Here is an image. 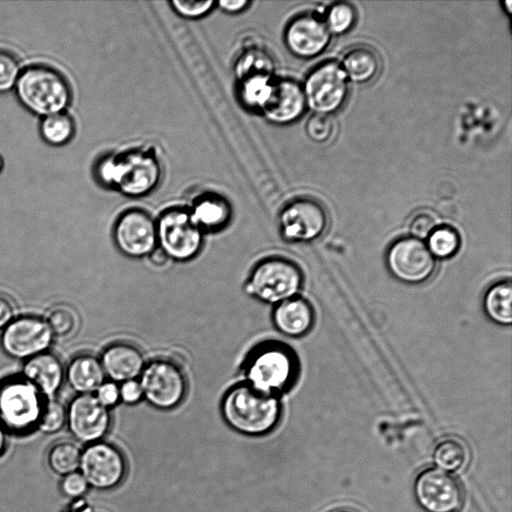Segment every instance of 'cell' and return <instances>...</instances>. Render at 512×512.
Returning <instances> with one entry per match:
<instances>
[{
	"label": "cell",
	"instance_id": "1",
	"mask_svg": "<svg viewBox=\"0 0 512 512\" xmlns=\"http://www.w3.org/2000/svg\"><path fill=\"white\" fill-rule=\"evenodd\" d=\"M221 411L234 430L257 436L276 427L281 417V403L278 396L259 392L247 383H241L226 392Z\"/></svg>",
	"mask_w": 512,
	"mask_h": 512
},
{
	"label": "cell",
	"instance_id": "2",
	"mask_svg": "<svg viewBox=\"0 0 512 512\" xmlns=\"http://www.w3.org/2000/svg\"><path fill=\"white\" fill-rule=\"evenodd\" d=\"M297 374L298 361L294 352L281 343L260 345L250 353L244 366L248 385L276 396L292 386Z\"/></svg>",
	"mask_w": 512,
	"mask_h": 512
},
{
	"label": "cell",
	"instance_id": "3",
	"mask_svg": "<svg viewBox=\"0 0 512 512\" xmlns=\"http://www.w3.org/2000/svg\"><path fill=\"white\" fill-rule=\"evenodd\" d=\"M15 91L26 109L43 117L64 112L71 102V89L64 76L45 65L22 70Z\"/></svg>",
	"mask_w": 512,
	"mask_h": 512
},
{
	"label": "cell",
	"instance_id": "4",
	"mask_svg": "<svg viewBox=\"0 0 512 512\" xmlns=\"http://www.w3.org/2000/svg\"><path fill=\"white\" fill-rule=\"evenodd\" d=\"M302 284L303 273L295 262L283 257H270L253 268L245 290L261 302L277 305L297 296Z\"/></svg>",
	"mask_w": 512,
	"mask_h": 512
},
{
	"label": "cell",
	"instance_id": "5",
	"mask_svg": "<svg viewBox=\"0 0 512 512\" xmlns=\"http://www.w3.org/2000/svg\"><path fill=\"white\" fill-rule=\"evenodd\" d=\"M162 168L151 150L131 149L113 154L111 188L128 197H142L160 183Z\"/></svg>",
	"mask_w": 512,
	"mask_h": 512
},
{
	"label": "cell",
	"instance_id": "6",
	"mask_svg": "<svg viewBox=\"0 0 512 512\" xmlns=\"http://www.w3.org/2000/svg\"><path fill=\"white\" fill-rule=\"evenodd\" d=\"M38 390L23 377L0 383V423L15 433L37 427L44 400Z\"/></svg>",
	"mask_w": 512,
	"mask_h": 512
},
{
	"label": "cell",
	"instance_id": "7",
	"mask_svg": "<svg viewBox=\"0 0 512 512\" xmlns=\"http://www.w3.org/2000/svg\"><path fill=\"white\" fill-rule=\"evenodd\" d=\"M157 244L175 261L193 259L201 250L204 232L192 221L188 209L169 208L156 221Z\"/></svg>",
	"mask_w": 512,
	"mask_h": 512
},
{
	"label": "cell",
	"instance_id": "8",
	"mask_svg": "<svg viewBox=\"0 0 512 512\" xmlns=\"http://www.w3.org/2000/svg\"><path fill=\"white\" fill-rule=\"evenodd\" d=\"M306 106L314 114L328 115L338 111L349 94L348 78L340 64L334 60L315 66L302 85Z\"/></svg>",
	"mask_w": 512,
	"mask_h": 512
},
{
	"label": "cell",
	"instance_id": "9",
	"mask_svg": "<svg viewBox=\"0 0 512 512\" xmlns=\"http://www.w3.org/2000/svg\"><path fill=\"white\" fill-rule=\"evenodd\" d=\"M386 266L391 275L405 284H422L435 273L436 259L423 240L403 236L394 240L385 256Z\"/></svg>",
	"mask_w": 512,
	"mask_h": 512
},
{
	"label": "cell",
	"instance_id": "10",
	"mask_svg": "<svg viewBox=\"0 0 512 512\" xmlns=\"http://www.w3.org/2000/svg\"><path fill=\"white\" fill-rule=\"evenodd\" d=\"M138 380L143 399L157 409L175 408L186 395V377L182 369L170 360L155 359L146 363Z\"/></svg>",
	"mask_w": 512,
	"mask_h": 512
},
{
	"label": "cell",
	"instance_id": "11",
	"mask_svg": "<svg viewBox=\"0 0 512 512\" xmlns=\"http://www.w3.org/2000/svg\"><path fill=\"white\" fill-rule=\"evenodd\" d=\"M278 220L285 241L307 243L322 236L328 227L329 216L320 201L311 197H298L281 209Z\"/></svg>",
	"mask_w": 512,
	"mask_h": 512
},
{
	"label": "cell",
	"instance_id": "12",
	"mask_svg": "<svg viewBox=\"0 0 512 512\" xmlns=\"http://www.w3.org/2000/svg\"><path fill=\"white\" fill-rule=\"evenodd\" d=\"M413 491L417 503L426 512H458L464 501L460 482L452 474L434 467L418 473Z\"/></svg>",
	"mask_w": 512,
	"mask_h": 512
},
{
	"label": "cell",
	"instance_id": "13",
	"mask_svg": "<svg viewBox=\"0 0 512 512\" xmlns=\"http://www.w3.org/2000/svg\"><path fill=\"white\" fill-rule=\"evenodd\" d=\"M54 335L46 320L36 316L14 318L2 331L0 345L11 358L27 360L47 352Z\"/></svg>",
	"mask_w": 512,
	"mask_h": 512
},
{
	"label": "cell",
	"instance_id": "14",
	"mask_svg": "<svg viewBox=\"0 0 512 512\" xmlns=\"http://www.w3.org/2000/svg\"><path fill=\"white\" fill-rule=\"evenodd\" d=\"M113 236L117 248L130 258L149 256L158 247L156 221L141 209L123 212L115 223Z\"/></svg>",
	"mask_w": 512,
	"mask_h": 512
},
{
	"label": "cell",
	"instance_id": "15",
	"mask_svg": "<svg viewBox=\"0 0 512 512\" xmlns=\"http://www.w3.org/2000/svg\"><path fill=\"white\" fill-rule=\"evenodd\" d=\"M79 469L88 485L97 489H110L123 479L126 464L115 446L98 441L91 443L81 453Z\"/></svg>",
	"mask_w": 512,
	"mask_h": 512
},
{
	"label": "cell",
	"instance_id": "16",
	"mask_svg": "<svg viewBox=\"0 0 512 512\" xmlns=\"http://www.w3.org/2000/svg\"><path fill=\"white\" fill-rule=\"evenodd\" d=\"M67 423L78 441L94 443L107 433L111 415L94 394H78L67 409Z\"/></svg>",
	"mask_w": 512,
	"mask_h": 512
},
{
	"label": "cell",
	"instance_id": "17",
	"mask_svg": "<svg viewBox=\"0 0 512 512\" xmlns=\"http://www.w3.org/2000/svg\"><path fill=\"white\" fill-rule=\"evenodd\" d=\"M331 33L325 21L315 13L295 16L287 24L284 42L291 54L310 59L321 54L330 42Z\"/></svg>",
	"mask_w": 512,
	"mask_h": 512
},
{
	"label": "cell",
	"instance_id": "18",
	"mask_svg": "<svg viewBox=\"0 0 512 512\" xmlns=\"http://www.w3.org/2000/svg\"><path fill=\"white\" fill-rule=\"evenodd\" d=\"M306 101L302 85L288 77L275 78L271 94L261 114L270 123L288 125L305 112Z\"/></svg>",
	"mask_w": 512,
	"mask_h": 512
},
{
	"label": "cell",
	"instance_id": "19",
	"mask_svg": "<svg viewBox=\"0 0 512 512\" xmlns=\"http://www.w3.org/2000/svg\"><path fill=\"white\" fill-rule=\"evenodd\" d=\"M99 360L105 376L117 384L138 379L146 365L140 349L125 342L109 345Z\"/></svg>",
	"mask_w": 512,
	"mask_h": 512
},
{
	"label": "cell",
	"instance_id": "20",
	"mask_svg": "<svg viewBox=\"0 0 512 512\" xmlns=\"http://www.w3.org/2000/svg\"><path fill=\"white\" fill-rule=\"evenodd\" d=\"M64 367L53 353L44 352L24 361L22 376L48 399L60 389L64 380Z\"/></svg>",
	"mask_w": 512,
	"mask_h": 512
},
{
	"label": "cell",
	"instance_id": "21",
	"mask_svg": "<svg viewBox=\"0 0 512 512\" xmlns=\"http://www.w3.org/2000/svg\"><path fill=\"white\" fill-rule=\"evenodd\" d=\"M272 320L279 332L288 337L299 338L312 329L315 313L309 301L295 296L275 305Z\"/></svg>",
	"mask_w": 512,
	"mask_h": 512
},
{
	"label": "cell",
	"instance_id": "22",
	"mask_svg": "<svg viewBox=\"0 0 512 512\" xmlns=\"http://www.w3.org/2000/svg\"><path fill=\"white\" fill-rule=\"evenodd\" d=\"M188 212L192 221L203 232L223 229L232 215L229 202L221 195L211 192L198 195L188 208Z\"/></svg>",
	"mask_w": 512,
	"mask_h": 512
},
{
	"label": "cell",
	"instance_id": "23",
	"mask_svg": "<svg viewBox=\"0 0 512 512\" xmlns=\"http://www.w3.org/2000/svg\"><path fill=\"white\" fill-rule=\"evenodd\" d=\"M65 376L69 386L78 394H94L106 377L100 360L91 354L74 357Z\"/></svg>",
	"mask_w": 512,
	"mask_h": 512
},
{
	"label": "cell",
	"instance_id": "24",
	"mask_svg": "<svg viewBox=\"0 0 512 512\" xmlns=\"http://www.w3.org/2000/svg\"><path fill=\"white\" fill-rule=\"evenodd\" d=\"M343 71L352 82L368 83L379 73L381 62L374 49L359 45L349 49L342 61Z\"/></svg>",
	"mask_w": 512,
	"mask_h": 512
},
{
	"label": "cell",
	"instance_id": "25",
	"mask_svg": "<svg viewBox=\"0 0 512 512\" xmlns=\"http://www.w3.org/2000/svg\"><path fill=\"white\" fill-rule=\"evenodd\" d=\"M483 309L494 323L509 326L512 323V285L510 280L493 283L483 297Z\"/></svg>",
	"mask_w": 512,
	"mask_h": 512
},
{
	"label": "cell",
	"instance_id": "26",
	"mask_svg": "<svg viewBox=\"0 0 512 512\" xmlns=\"http://www.w3.org/2000/svg\"><path fill=\"white\" fill-rule=\"evenodd\" d=\"M274 74H253L239 80L237 90L241 104L248 110L261 113L275 80Z\"/></svg>",
	"mask_w": 512,
	"mask_h": 512
},
{
	"label": "cell",
	"instance_id": "27",
	"mask_svg": "<svg viewBox=\"0 0 512 512\" xmlns=\"http://www.w3.org/2000/svg\"><path fill=\"white\" fill-rule=\"evenodd\" d=\"M471 452L468 444L458 436L441 438L434 446L433 460L442 469L462 471L469 464Z\"/></svg>",
	"mask_w": 512,
	"mask_h": 512
},
{
	"label": "cell",
	"instance_id": "28",
	"mask_svg": "<svg viewBox=\"0 0 512 512\" xmlns=\"http://www.w3.org/2000/svg\"><path fill=\"white\" fill-rule=\"evenodd\" d=\"M275 64L272 56L263 48H245L237 57L234 73L237 80L253 74H274Z\"/></svg>",
	"mask_w": 512,
	"mask_h": 512
},
{
	"label": "cell",
	"instance_id": "29",
	"mask_svg": "<svg viewBox=\"0 0 512 512\" xmlns=\"http://www.w3.org/2000/svg\"><path fill=\"white\" fill-rule=\"evenodd\" d=\"M74 132V121L65 111L44 117L40 124L42 138L53 146L67 144Z\"/></svg>",
	"mask_w": 512,
	"mask_h": 512
},
{
	"label": "cell",
	"instance_id": "30",
	"mask_svg": "<svg viewBox=\"0 0 512 512\" xmlns=\"http://www.w3.org/2000/svg\"><path fill=\"white\" fill-rule=\"evenodd\" d=\"M81 450L74 442L63 440L53 444L48 452V464L52 471L65 476L77 471Z\"/></svg>",
	"mask_w": 512,
	"mask_h": 512
},
{
	"label": "cell",
	"instance_id": "31",
	"mask_svg": "<svg viewBox=\"0 0 512 512\" xmlns=\"http://www.w3.org/2000/svg\"><path fill=\"white\" fill-rule=\"evenodd\" d=\"M426 246L436 259L452 258L459 250L461 239L458 231L448 225L436 226L427 237Z\"/></svg>",
	"mask_w": 512,
	"mask_h": 512
},
{
	"label": "cell",
	"instance_id": "32",
	"mask_svg": "<svg viewBox=\"0 0 512 512\" xmlns=\"http://www.w3.org/2000/svg\"><path fill=\"white\" fill-rule=\"evenodd\" d=\"M356 20L355 7L349 2L340 1L329 6L324 21L330 33L342 35L353 28Z\"/></svg>",
	"mask_w": 512,
	"mask_h": 512
},
{
	"label": "cell",
	"instance_id": "33",
	"mask_svg": "<svg viewBox=\"0 0 512 512\" xmlns=\"http://www.w3.org/2000/svg\"><path fill=\"white\" fill-rule=\"evenodd\" d=\"M46 322L54 336L65 338L73 335L78 329L79 317L73 308L59 305L49 312Z\"/></svg>",
	"mask_w": 512,
	"mask_h": 512
},
{
	"label": "cell",
	"instance_id": "34",
	"mask_svg": "<svg viewBox=\"0 0 512 512\" xmlns=\"http://www.w3.org/2000/svg\"><path fill=\"white\" fill-rule=\"evenodd\" d=\"M67 422V409L54 398L44 401L37 428L46 434L58 432Z\"/></svg>",
	"mask_w": 512,
	"mask_h": 512
},
{
	"label": "cell",
	"instance_id": "35",
	"mask_svg": "<svg viewBox=\"0 0 512 512\" xmlns=\"http://www.w3.org/2000/svg\"><path fill=\"white\" fill-rule=\"evenodd\" d=\"M174 12L185 19H200L208 15L216 6L213 0H171Z\"/></svg>",
	"mask_w": 512,
	"mask_h": 512
},
{
	"label": "cell",
	"instance_id": "36",
	"mask_svg": "<svg viewBox=\"0 0 512 512\" xmlns=\"http://www.w3.org/2000/svg\"><path fill=\"white\" fill-rule=\"evenodd\" d=\"M20 73V65L16 57L0 50V93L15 87Z\"/></svg>",
	"mask_w": 512,
	"mask_h": 512
},
{
	"label": "cell",
	"instance_id": "37",
	"mask_svg": "<svg viewBox=\"0 0 512 512\" xmlns=\"http://www.w3.org/2000/svg\"><path fill=\"white\" fill-rule=\"evenodd\" d=\"M334 131V123L330 116L313 114L306 123L308 137L316 143L327 142Z\"/></svg>",
	"mask_w": 512,
	"mask_h": 512
},
{
	"label": "cell",
	"instance_id": "38",
	"mask_svg": "<svg viewBox=\"0 0 512 512\" xmlns=\"http://www.w3.org/2000/svg\"><path fill=\"white\" fill-rule=\"evenodd\" d=\"M88 483L80 472H72L63 476L61 480V491L70 498H80L88 490Z\"/></svg>",
	"mask_w": 512,
	"mask_h": 512
},
{
	"label": "cell",
	"instance_id": "39",
	"mask_svg": "<svg viewBox=\"0 0 512 512\" xmlns=\"http://www.w3.org/2000/svg\"><path fill=\"white\" fill-rule=\"evenodd\" d=\"M436 226V221L431 214L427 212H419L413 216L410 221V236L420 240L427 239Z\"/></svg>",
	"mask_w": 512,
	"mask_h": 512
},
{
	"label": "cell",
	"instance_id": "40",
	"mask_svg": "<svg viewBox=\"0 0 512 512\" xmlns=\"http://www.w3.org/2000/svg\"><path fill=\"white\" fill-rule=\"evenodd\" d=\"M96 399L110 409L120 401L119 385L113 381H104L94 392Z\"/></svg>",
	"mask_w": 512,
	"mask_h": 512
},
{
	"label": "cell",
	"instance_id": "41",
	"mask_svg": "<svg viewBox=\"0 0 512 512\" xmlns=\"http://www.w3.org/2000/svg\"><path fill=\"white\" fill-rule=\"evenodd\" d=\"M120 401L133 405L143 399V391L138 379L127 380L119 385Z\"/></svg>",
	"mask_w": 512,
	"mask_h": 512
},
{
	"label": "cell",
	"instance_id": "42",
	"mask_svg": "<svg viewBox=\"0 0 512 512\" xmlns=\"http://www.w3.org/2000/svg\"><path fill=\"white\" fill-rule=\"evenodd\" d=\"M251 3L248 0H220L216 2V6L227 14H238L246 10Z\"/></svg>",
	"mask_w": 512,
	"mask_h": 512
},
{
	"label": "cell",
	"instance_id": "43",
	"mask_svg": "<svg viewBox=\"0 0 512 512\" xmlns=\"http://www.w3.org/2000/svg\"><path fill=\"white\" fill-rule=\"evenodd\" d=\"M14 319V308L9 299L0 295V329H4Z\"/></svg>",
	"mask_w": 512,
	"mask_h": 512
},
{
	"label": "cell",
	"instance_id": "44",
	"mask_svg": "<svg viewBox=\"0 0 512 512\" xmlns=\"http://www.w3.org/2000/svg\"><path fill=\"white\" fill-rule=\"evenodd\" d=\"M148 257L156 266L164 265L169 260L166 254L158 247L154 249Z\"/></svg>",
	"mask_w": 512,
	"mask_h": 512
},
{
	"label": "cell",
	"instance_id": "45",
	"mask_svg": "<svg viewBox=\"0 0 512 512\" xmlns=\"http://www.w3.org/2000/svg\"><path fill=\"white\" fill-rule=\"evenodd\" d=\"M6 445V433L4 427L0 423V455L3 453Z\"/></svg>",
	"mask_w": 512,
	"mask_h": 512
},
{
	"label": "cell",
	"instance_id": "46",
	"mask_svg": "<svg viewBox=\"0 0 512 512\" xmlns=\"http://www.w3.org/2000/svg\"><path fill=\"white\" fill-rule=\"evenodd\" d=\"M63 512H88L87 508H85L83 505L75 506L72 505L68 509L64 510Z\"/></svg>",
	"mask_w": 512,
	"mask_h": 512
},
{
	"label": "cell",
	"instance_id": "47",
	"mask_svg": "<svg viewBox=\"0 0 512 512\" xmlns=\"http://www.w3.org/2000/svg\"><path fill=\"white\" fill-rule=\"evenodd\" d=\"M330 512H360L355 508L352 507H338Z\"/></svg>",
	"mask_w": 512,
	"mask_h": 512
},
{
	"label": "cell",
	"instance_id": "48",
	"mask_svg": "<svg viewBox=\"0 0 512 512\" xmlns=\"http://www.w3.org/2000/svg\"><path fill=\"white\" fill-rule=\"evenodd\" d=\"M2 166H3V160H2V158H1V156H0V171H1V169H2Z\"/></svg>",
	"mask_w": 512,
	"mask_h": 512
}]
</instances>
